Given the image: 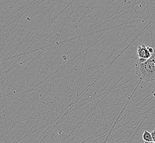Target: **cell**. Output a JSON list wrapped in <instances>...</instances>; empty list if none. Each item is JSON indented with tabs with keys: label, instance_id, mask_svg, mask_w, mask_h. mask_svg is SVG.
<instances>
[{
	"label": "cell",
	"instance_id": "1",
	"mask_svg": "<svg viewBox=\"0 0 155 143\" xmlns=\"http://www.w3.org/2000/svg\"><path fill=\"white\" fill-rule=\"evenodd\" d=\"M136 74L140 81L151 83L155 81V52L148 60L140 59L135 63Z\"/></svg>",
	"mask_w": 155,
	"mask_h": 143
},
{
	"label": "cell",
	"instance_id": "2",
	"mask_svg": "<svg viewBox=\"0 0 155 143\" xmlns=\"http://www.w3.org/2000/svg\"><path fill=\"white\" fill-rule=\"evenodd\" d=\"M137 56L140 59L148 60L152 56V54L150 52L148 48L145 45L139 46L137 48Z\"/></svg>",
	"mask_w": 155,
	"mask_h": 143
},
{
	"label": "cell",
	"instance_id": "3",
	"mask_svg": "<svg viewBox=\"0 0 155 143\" xmlns=\"http://www.w3.org/2000/svg\"><path fill=\"white\" fill-rule=\"evenodd\" d=\"M143 139L145 141H147V142L153 141L151 133H150V132L147 131H145L143 132Z\"/></svg>",
	"mask_w": 155,
	"mask_h": 143
},
{
	"label": "cell",
	"instance_id": "4",
	"mask_svg": "<svg viewBox=\"0 0 155 143\" xmlns=\"http://www.w3.org/2000/svg\"><path fill=\"white\" fill-rule=\"evenodd\" d=\"M151 133V135H152V138H153V142H155V131H152Z\"/></svg>",
	"mask_w": 155,
	"mask_h": 143
},
{
	"label": "cell",
	"instance_id": "5",
	"mask_svg": "<svg viewBox=\"0 0 155 143\" xmlns=\"http://www.w3.org/2000/svg\"><path fill=\"white\" fill-rule=\"evenodd\" d=\"M148 48V50H149V51L151 53V54H153L155 52H154V50H153V49L151 48H149V47H147Z\"/></svg>",
	"mask_w": 155,
	"mask_h": 143
},
{
	"label": "cell",
	"instance_id": "6",
	"mask_svg": "<svg viewBox=\"0 0 155 143\" xmlns=\"http://www.w3.org/2000/svg\"><path fill=\"white\" fill-rule=\"evenodd\" d=\"M155 143V142H153V141H152V142H147V141H145V143Z\"/></svg>",
	"mask_w": 155,
	"mask_h": 143
}]
</instances>
